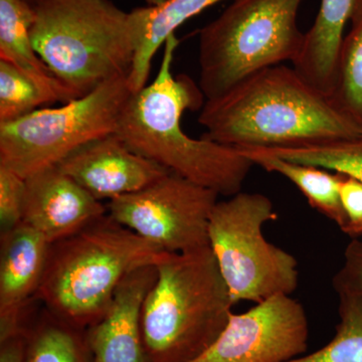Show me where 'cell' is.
Masks as SVG:
<instances>
[{"label":"cell","instance_id":"cell-1","mask_svg":"<svg viewBox=\"0 0 362 362\" xmlns=\"http://www.w3.org/2000/svg\"><path fill=\"white\" fill-rule=\"evenodd\" d=\"M202 137L235 148H291L361 139L362 126L314 89L294 68L278 65L206 101Z\"/></svg>","mask_w":362,"mask_h":362},{"label":"cell","instance_id":"cell-2","mask_svg":"<svg viewBox=\"0 0 362 362\" xmlns=\"http://www.w3.org/2000/svg\"><path fill=\"white\" fill-rule=\"evenodd\" d=\"M156 80L132 93L115 134L128 148L170 173L230 197L239 194L254 163L239 149L202 137L194 139L182 129L185 110L204 107L201 88L185 75L173 77L171 66L180 40L175 33L165 42Z\"/></svg>","mask_w":362,"mask_h":362},{"label":"cell","instance_id":"cell-3","mask_svg":"<svg viewBox=\"0 0 362 362\" xmlns=\"http://www.w3.org/2000/svg\"><path fill=\"white\" fill-rule=\"evenodd\" d=\"M108 214L49 247L35 300L52 315L87 329L104 315L131 272L165 254Z\"/></svg>","mask_w":362,"mask_h":362},{"label":"cell","instance_id":"cell-4","mask_svg":"<svg viewBox=\"0 0 362 362\" xmlns=\"http://www.w3.org/2000/svg\"><path fill=\"white\" fill-rule=\"evenodd\" d=\"M142 308L150 362H192L206 351L233 313L232 298L211 247L165 252Z\"/></svg>","mask_w":362,"mask_h":362},{"label":"cell","instance_id":"cell-5","mask_svg":"<svg viewBox=\"0 0 362 362\" xmlns=\"http://www.w3.org/2000/svg\"><path fill=\"white\" fill-rule=\"evenodd\" d=\"M33 11V47L76 97L129 77L137 47L131 13L110 0H40Z\"/></svg>","mask_w":362,"mask_h":362},{"label":"cell","instance_id":"cell-6","mask_svg":"<svg viewBox=\"0 0 362 362\" xmlns=\"http://www.w3.org/2000/svg\"><path fill=\"white\" fill-rule=\"evenodd\" d=\"M304 0H233L199 32V88L206 101L225 96L255 74L293 63L305 33L298 26Z\"/></svg>","mask_w":362,"mask_h":362},{"label":"cell","instance_id":"cell-7","mask_svg":"<svg viewBox=\"0 0 362 362\" xmlns=\"http://www.w3.org/2000/svg\"><path fill=\"white\" fill-rule=\"evenodd\" d=\"M277 218L271 199L257 192H240L214 206L209 220V247L233 305L259 303L296 291V258L264 235L266 223Z\"/></svg>","mask_w":362,"mask_h":362},{"label":"cell","instance_id":"cell-8","mask_svg":"<svg viewBox=\"0 0 362 362\" xmlns=\"http://www.w3.org/2000/svg\"><path fill=\"white\" fill-rule=\"evenodd\" d=\"M132 93L128 77L113 78L58 108L0 123V165L26 178L87 143L114 134Z\"/></svg>","mask_w":362,"mask_h":362},{"label":"cell","instance_id":"cell-9","mask_svg":"<svg viewBox=\"0 0 362 362\" xmlns=\"http://www.w3.org/2000/svg\"><path fill=\"white\" fill-rule=\"evenodd\" d=\"M218 194L169 173L149 187L112 199L108 214L164 252L209 246V226Z\"/></svg>","mask_w":362,"mask_h":362},{"label":"cell","instance_id":"cell-10","mask_svg":"<svg viewBox=\"0 0 362 362\" xmlns=\"http://www.w3.org/2000/svg\"><path fill=\"white\" fill-rule=\"evenodd\" d=\"M308 337L303 305L291 295H276L230 314L218 339L192 362H287L303 356Z\"/></svg>","mask_w":362,"mask_h":362},{"label":"cell","instance_id":"cell-11","mask_svg":"<svg viewBox=\"0 0 362 362\" xmlns=\"http://www.w3.org/2000/svg\"><path fill=\"white\" fill-rule=\"evenodd\" d=\"M57 166L99 201L133 194L170 173L128 148L115 133L87 143Z\"/></svg>","mask_w":362,"mask_h":362},{"label":"cell","instance_id":"cell-12","mask_svg":"<svg viewBox=\"0 0 362 362\" xmlns=\"http://www.w3.org/2000/svg\"><path fill=\"white\" fill-rule=\"evenodd\" d=\"M49 247L25 223L0 235V340L25 334L33 320L28 306L44 277Z\"/></svg>","mask_w":362,"mask_h":362},{"label":"cell","instance_id":"cell-13","mask_svg":"<svg viewBox=\"0 0 362 362\" xmlns=\"http://www.w3.org/2000/svg\"><path fill=\"white\" fill-rule=\"evenodd\" d=\"M108 209L57 165L25 178L23 221L52 244L107 214Z\"/></svg>","mask_w":362,"mask_h":362},{"label":"cell","instance_id":"cell-14","mask_svg":"<svg viewBox=\"0 0 362 362\" xmlns=\"http://www.w3.org/2000/svg\"><path fill=\"white\" fill-rule=\"evenodd\" d=\"M156 265L131 272L104 315L86 329L94 362H150L142 334V308L156 280Z\"/></svg>","mask_w":362,"mask_h":362},{"label":"cell","instance_id":"cell-15","mask_svg":"<svg viewBox=\"0 0 362 362\" xmlns=\"http://www.w3.org/2000/svg\"><path fill=\"white\" fill-rule=\"evenodd\" d=\"M356 0H321L315 21L305 33L303 47L293 68L314 89L331 97L338 58Z\"/></svg>","mask_w":362,"mask_h":362},{"label":"cell","instance_id":"cell-16","mask_svg":"<svg viewBox=\"0 0 362 362\" xmlns=\"http://www.w3.org/2000/svg\"><path fill=\"white\" fill-rule=\"evenodd\" d=\"M35 16L25 0H0V59L33 78L47 92L54 103H69L77 99L40 58L30 40Z\"/></svg>","mask_w":362,"mask_h":362},{"label":"cell","instance_id":"cell-17","mask_svg":"<svg viewBox=\"0 0 362 362\" xmlns=\"http://www.w3.org/2000/svg\"><path fill=\"white\" fill-rule=\"evenodd\" d=\"M221 0H165L156 6L138 7L130 11L137 47L128 84L133 93L146 86L152 59L169 35L181 25Z\"/></svg>","mask_w":362,"mask_h":362},{"label":"cell","instance_id":"cell-18","mask_svg":"<svg viewBox=\"0 0 362 362\" xmlns=\"http://www.w3.org/2000/svg\"><path fill=\"white\" fill-rule=\"evenodd\" d=\"M237 149L254 165L269 173H278L291 181L306 197L312 209L337 223L340 230L344 232L346 218L340 201V173L332 175L326 169L317 166L285 160L256 147Z\"/></svg>","mask_w":362,"mask_h":362},{"label":"cell","instance_id":"cell-19","mask_svg":"<svg viewBox=\"0 0 362 362\" xmlns=\"http://www.w3.org/2000/svg\"><path fill=\"white\" fill-rule=\"evenodd\" d=\"M25 362H94L86 329L52 315L33 317L25 331Z\"/></svg>","mask_w":362,"mask_h":362},{"label":"cell","instance_id":"cell-20","mask_svg":"<svg viewBox=\"0 0 362 362\" xmlns=\"http://www.w3.org/2000/svg\"><path fill=\"white\" fill-rule=\"evenodd\" d=\"M350 30L343 37L338 58L332 103L362 126V0H356Z\"/></svg>","mask_w":362,"mask_h":362},{"label":"cell","instance_id":"cell-21","mask_svg":"<svg viewBox=\"0 0 362 362\" xmlns=\"http://www.w3.org/2000/svg\"><path fill=\"white\" fill-rule=\"evenodd\" d=\"M339 323L329 343L287 362H362V294L338 292Z\"/></svg>","mask_w":362,"mask_h":362},{"label":"cell","instance_id":"cell-22","mask_svg":"<svg viewBox=\"0 0 362 362\" xmlns=\"http://www.w3.org/2000/svg\"><path fill=\"white\" fill-rule=\"evenodd\" d=\"M263 149L285 160L333 170L362 183V138L313 146Z\"/></svg>","mask_w":362,"mask_h":362},{"label":"cell","instance_id":"cell-23","mask_svg":"<svg viewBox=\"0 0 362 362\" xmlns=\"http://www.w3.org/2000/svg\"><path fill=\"white\" fill-rule=\"evenodd\" d=\"M54 103L33 78L13 64L0 59V123L11 122Z\"/></svg>","mask_w":362,"mask_h":362},{"label":"cell","instance_id":"cell-24","mask_svg":"<svg viewBox=\"0 0 362 362\" xmlns=\"http://www.w3.org/2000/svg\"><path fill=\"white\" fill-rule=\"evenodd\" d=\"M25 199V178L0 165V233L23 223Z\"/></svg>","mask_w":362,"mask_h":362},{"label":"cell","instance_id":"cell-25","mask_svg":"<svg viewBox=\"0 0 362 362\" xmlns=\"http://www.w3.org/2000/svg\"><path fill=\"white\" fill-rule=\"evenodd\" d=\"M339 194L346 218L343 233L357 239L362 235V183L352 176L341 175Z\"/></svg>","mask_w":362,"mask_h":362},{"label":"cell","instance_id":"cell-26","mask_svg":"<svg viewBox=\"0 0 362 362\" xmlns=\"http://www.w3.org/2000/svg\"><path fill=\"white\" fill-rule=\"evenodd\" d=\"M335 291L362 294V240L354 239L344 252L340 270L333 277Z\"/></svg>","mask_w":362,"mask_h":362},{"label":"cell","instance_id":"cell-27","mask_svg":"<svg viewBox=\"0 0 362 362\" xmlns=\"http://www.w3.org/2000/svg\"><path fill=\"white\" fill-rule=\"evenodd\" d=\"M25 334L0 340V362H25Z\"/></svg>","mask_w":362,"mask_h":362},{"label":"cell","instance_id":"cell-28","mask_svg":"<svg viewBox=\"0 0 362 362\" xmlns=\"http://www.w3.org/2000/svg\"><path fill=\"white\" fill-rule=\"evenodd\" d=\"M25 1L28 2V4H30V6L33 7L35 6V4H37V2L40 1V0H25Z\"/></svg>","mask_w":362,"mask_h":362}]
</instances>
